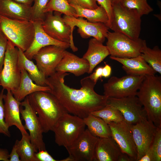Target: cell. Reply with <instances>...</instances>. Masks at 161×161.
Here are the masks:
<instances>
[{
    "label": "cell",
    "instance_id": "1",
    "mask_svg": "<svg viewBox=\"0 0 161 161\" xmlns=\"http://www.w3.org/2000/svg\"><path fill=\"white\" fill-rule=\"evenodd\" d=\"M69 74L56 72L46 78V83L50 89L49 92L57 98L68 113L83 119L106 106L108 97L95 91L96 83L89 76L81 79V87L76 89L65 84L64 78Z\"/></svg>",
    "mask_w": 161,
    "mask_h": 161
},
{
    "label": "cell",
    "instance_id": "2",
    "mask_svg": "<svg viewBox=\"0 0 161 161\" xmlns=\"http://www.w3.org/2000/svg\"><path fill=\"white\" fill-rule=\"evenodd\" d=\"M27 97L31 106L38 115L44 133L52 131L59 119L68 113L57 98L49 92H37Z\"/></svg>",
    "mask_w": 161,
    "mask_h": 161
},
{
    "label": "cell",
    "instance_id": "3",
    "mask_svg": "<svg viewBox=\"0 0 161 161\" xmlns=\"http://www.w3.org/2000/svg\"><path fill=\"white\" fill-rule=\"evenodd\" d=\"M136 96L143 106L147 119L157 127L161 126V77L145 76Z\"/></svg>",
    "mask_w": 161,
    "mask_h": 161
},
{
    "label": "cell",
    "instance_id": "4",
    "mask_svg": "<svg viewBox=\"0 0 161 161\" xmlns=\"http://www.w3.org/2000/svg\"><path fill=\"white\" fill-rule=\"evenodd\" d=\"M112 16L109 28L134 40L139 38L141 16L135 10L123 6L120 3L112 4Z\"/></svg>",
    "mask_w": 161,
    "mask_h": 161
},
{
    "label": "cell",
    "instance_id": "5",
    "mask_svg": "<svg viewBox=\"0 0 161 161\" xmlns=\"http://www.w3.org/2000/svg\"><path fill=\"white\" fill-rule=\"evenodd\" d=\"M0 30L8 40L24 52L31 44L35 32L32 21L13 20L1 16Z\"/></svg>",
    "mask_w": 161,
    "mask_h": 161
},
{
    "label": "cell",
    "instance_id": "6",
    "mask_svg": "<svg viewBox=\"0 0 161 161\" xmlns=\"http://www.w3.org/2000/svg\"><path fill=\"white\" fill-rule=\"evenodd\" d=\"M83 119L67 113L58 120L53 128L55 141L65 148L72 144L85 129Z\"/></svg>",
    "mask_w": 161,
    "mask_h": 161
},
{
    "label": "cell",
    "instance_id": "7",
    "mask_svg": "<svg viewBox=\"0 0 161 161\" xmlns=\"http://www.w3.org/2000/svg\"><path fill=\"white\" fill-rule=\"evenodd\" d=\"M106 46L111 56L131 58L140 55L144 40L131 39L123 34L109 31Z\"/></svg>",
    "mask_w": 161,
    "mask_h": 161
},
{
    "label": "cell",
    "instance_id": "8",
    "mask_svg": "<svg viewBox=\"0 0 161 161\" xmlns=\"http://www.w3.org/2000/svg\"><path fill=\"white\" fill-rule=\"evenodd\" d=\"M21 77V69L18 63V49L8 40L3 66L0 72L1 86L4 89L12 92L18 88Z\"/></svg>",
    "mask_w": 161,
    "mask_h": 161
},
{
    "label": "cell",
    "instance_id": "9",
    "mask_svg": "<svg viewBox=\"0 0 161 161\" xmlns=\"http://www.w3.org/2000/svg\"><path fill=\"white\" fill-rule=\"evenodd\" d=\"M144 77L130 75L121 78L112 76L103 85L104 95L115 98L136 96Z\"/></svg>",
    "mask_w": 161,
    "mask_h": 161
},
{
    "label": "cell",
    "instance_id": "10",
    "mask_svg": "<svg viewBox=\"0 0 161 161\" xmlns=\"http://www.w3.org/2000/svg\"><path fill=\"white\" fill-rule=\"evenodd\" d=\"M62 13L57 11L45 13L42 21V28L45 32L52 38L56 40L70 44V47L74 52L78 48L74 43L71 29L65 22Z\"/></svg>",
    "mask_w": 161,
    "mask_h": 161
},
{
    "label": "cell",
    "instance_id": "11",
    "mask_svg": "<svg viewBox=\"0 0 161 161\" xmlns=\"http://www.w3.org/2000/svg\"><path fill=\"white\" fill-rule=\"evenodd\" d=\"M20 110L21 118L25 122L24 128L29 132L31 143L37 151L46 150L41 123L37 114L31 106L27 96L20 102Z\"/></svg>",
    "mask_w": 161,
    "mask_h": 161
},
{
    "label": "cell",
    "instance_id": "12",
    "mask_svg": "<svg viewBox=\"0 0 161 161\" xmlns=\"http://www.w3.org/2000/svg\"><path fill=\"white\" fill-rule=\"evenodd\" d=\"M98 137L87 129L71 145L65 147L69 154L61 161H93L95 146Z\"/></svg>",
    "mask_w": 161,
    "mask_h": 161
},
{
    "label": "cell",
    "instance_id": "13",
    "mask_svg": "<svg viewBox=\"0 0 161 161\" xmlns=\"http://www.w3.org/2000/svg\"><path fill=\"white\" fill-rule=\"evenodd\" d=\"M107 104L118 110L125 121L129 124H135L147 117L143 107L136 96L120 98L109 97Z\"/></svg>",
    "mask_w": 161,
    "mask_h": 161
},
{
    "label": "cell",
    "instance_id": "14",
    "mask_svg": "<svg viewBox=\"0 0 161 161\" xmlns=\"http://www.w3.org/2000/svg\"><path fill=\"white\" fill-rule=\"evenodd\" d=\"M66 49L55 45L45 46L33 56V59L40 71L47 78L56 72L55 69L63 58Z\"/></svg>",
    "mask_w": 161,
    "mask_h": 161
},
{
    "label": "cell",
    "instance_id": "15",
    "mask_svg": "<svg viewBox=\"0 0 161 161\" xmlns=\"http://www.w3.org/2000/svg\"><path fill=\"white\" fill-rule=\"evenodd\" d=\"M65 23L70 27L72 33L75 26L78 27V32L83 38L92 37L103 43L105 40L109 28L101 22H91L83 18H75L64 15L63 17Z\"/></svg>",
    "mask_w": 161,
    "mask_h": 161
},
{
    "label": "cell",
    "instance_id": "16",
    "mask_svg": "<svg viewBox=\"0 0 161 161\" xmlns=\"http://www.w3.org/2000/svg\"><path fill=\"white\" fill-rule=\"evenodd\" d=\"M112 137L120 148L121 152L128 155L132 161H137V152L130 124L125 120L109 123Z\"/></svg>",
    "mask_w": 161,
    "mask_h": 161
},
{
    "label": "cell",
    "instance_id": "17",
    "mask_svg": "<svg viewBox=\"0 0 161 161\" xmlns=\"http://www.w3.org/2000/svg\"><path fill=\"white\" fill-rule=\"evenodd\" d=\"M133 140L136 146L137 161L150 147L157 127L145 118L134 124H130Z\"/></svg>",
    "mask_w": 161,
    "mask_h": 161
},
{
    "label": "cell",
    "instance_id": "18",
    "mask_svg": "<svg viewBox=\"0 0 161 161\" xmlns=\"http://www.w3.org/2000/svg\"><path fill=\"white\" fill-rule=\"evenodd\" d=\"M42 21H33L35 30L33 39L29 48L24 52L26 57L30 60L33 59V56L40 49L46 46L55 45L66 49L70 47L69 43L56 40L48 35L42 28Z\"/></svg>",
    "mask_w": 161,
    "mask_h": 161
},
{
    "label": "cell",
    "instance_id": "19",
    "mask_svg": "<svg viewBox=\"0 0 161 161\" xmlns=\"http://www.w3.org/2000/svg\"><path fill=\"white\" fill-rule=\"evenodd\" d=\"M32 6L14 0H0V16L13 20L31 21Z\"/></svg>",
    "mask_w": 161,
    "mask_h": 161
},
{
    "label": "cell",
    "instance_id": "20",
    "mask_svg": "<svg viewBox=\"0 0 161 161\" xmlns=\"http://www.w3.org/2000/svg\"><path fill=\"white\" fill-rule=\"evenodd\" d=\"M7 91V94L3 96L5 122L9 128L14 126L21 134L27 133L20 118V102L15 98L11 91Z\"/></svg>",
    "mask_w": 161,
    "mask_h": 161
},
{
    "label": "cell",
    "instance_id": "21",
    "mask_svg": "<svg viewBox=\"0 0 161 161\" xmlns=\"http://www.w3.org/2000/svg\"><path fill=\"white\" fill-rule=\"evenodd\" d=\"M89 69V64L86 59L66 50L55 70L61 72H69L76 76H79L88 73Z\"/></svg>",
    "mask_w": 161,
    "mask_h": 161
},
{
    "label": "cell",
    "instance_id": "22",
    "mask_svg": "<svg viewBox=\"0 0 161 161\" xmlns=\"http://www.w3.org/2000/svg\"><path fill=\"white\" fill-rule=\"evenodd\" d=\"M110 58L122 64V68L127 75L145 76L155 75L156 73L141 55L131 58H123L111 56Z\"/></svg>",
    "mask_w": 161,
    "mask_h": 161
},
{
    "label": "cell",
    "instance_id": "23",
    "mask_svg": "<svg viewBox=\"0 0 161 161\" xmlns=\"http://www.w3.org/2000/svg\"><path fill=\"white\" fill-rule=\"evenodd\" d=\"M122 153L112 137L99 138L95 148L94 161H117Z\"/></svg>",
    "mask_w": 161,
    "mask_h": 161
},
{
    "label": "cell",
    "instance_id": "24",
    "mask_svg": "<svg viewBox=\"0 0 161 161\" xmlns=\"http://www.w3.org/2000/svg\"><path fill=\"white\" fill-rule=\"evenodd\" d=\"M109 55L107 47L103 44V43L94 38L91 39L89 42L88 49L82 57L89 64L88 73H91L94 68Z\"/></svg>",
    "mask_w": 161,
    "mask_h": 161
},
{
    "label": "cell",
    "instance_id": "25",
    "mask_svg": "<svg viewBox=\"0 0 161 161\" xmlns=\"http://www.w3.org/2000/svg\"><path fill=\"white\" fill-rule=\"evenodd\" d=\"M21 77L18 88L11 92L15 98L18 101L21 102L27 96L34 92L50 90L47 86H42L34 83L26 70L21 69Z\"/></svg>",
    "mask_w": 161,
    "mask_h": 161
},
{
    "label": "cell",
    "instance_id": "26",
    "mask_svg": "<svg viewBox=\"0 0 161 161\" xmlns=\"http://www.w3.org/2000/svg\"><path fill=\"white\" fill-rule=\"evenodd\" d=\"M18 50V63L21 69L26 70L30 77L37 85L46 86V77L40 71L36 64L32 60L27 58L24 52L19 48Z\"/></svg>",
    "mask_w": 161,
    "mask_h": 161
},
{
    "label": "cell",
    "instance_id": "27",
    "mask_svg": "<svg viewBox=\"0 0 161 161\" xmlns=\"http://www.w3.org/2000/svg\"><path fill=\"white\" fill-rule=\"evenodd\" d=\"M83 119L87 129L94 136L98 138L112 137L109 124L101 118L90 114Z\"/></svg>",
    "mask_w": 161,
    "mask_h": 161
},
{
    "label": "cell",
    "instance_id": "28",
    "mask_svg": "<svg viewBox=\"0 0 161 161\" xmlns=\"http://www.w3.org/2000/svg\"><path fill=\"white\" fill-rule=\"evenodd\" d=\"M71 5L76 11V18H85L89 22L102 23L108 27L109 24L108 15L106 10L101 6H98L96 9H90L83 8L76 5Z\"/></svg>",
    "mask_w": 161,
    "mask_h": 161
},
{
    "label": "cell",
    "instance_id": "29",
    "mask_svg": "<svg viewBox=\"0 0 161 161\" xmlns=\"http://www.w3.org/2000/svg\"><path fill=\"white\" fill-rule=\"evenodd\" d=\"M22 137L19 140H16L15 144L21 161H38L35 156L38 151L34 147L27 133L21 134Z\"/></svg>",
    "mask_w": 161,
    "mask_h": 161
},
{
    "label": "cell",
    "instance_id": "30",
    "mask_svg": "<svg viewBox=\"0 0 161 161\" xmlns=\"http://www.w3.org/2000/svg\"><path fill=\"white\" fill-rule=\"evenodd\" d=\"M141 55L156 72L161 74V50L158 46L151 49L147 47L144 40Z\"/></svg>",
    "mask_w": 161,
    "mask_h": 161
},
{
    "label": "cell",
    "instance_id": "31",
    "mask_svg": "<svg viewBox=\"0 0 161 161\" xmlns=\"http://www.w3.org/2000/svg\"><path fill=\"white\" fill-rule=\"evenodd\" d=\"M91 114L101 118L108 124L111 122L118 123L125 120L122 113L118 110L107 104L101 109Z\"/></svg>",
    "mask_w": 161,
    "mask_h": 161
},
{
    "label": "cell",
    "instance_id": "32",
    "mask_svg": "<svg viewBox=\"0 0 161 161\" xmlns=\"http://www.w3.org/2000/svg\"><path fill=\"white\" fill-rule=\"evenodd\" d=\"M57 11L65 15L76 18L75 9L67 0H49L45 9V13L50 11Z\"/></svg>",
    "mask_w": 161,
    "mask_h": 161
},
{
    "label": "cell",
    "instance_id": "33",
    "mask_svg": "<svg viewBox=\"0 0 161 161\" xmlns=\"http://www.w3.org/2000/svg\"><path fill=\"white\" fill-rule=\"evenodd\" d=\"M120 3L125 7L136 10L141 16L153 10L147 0H122Z\"/></svg>",
    "mask_w": 161,
    "mask_h": 161
},
{
    "label": "cell",
    "instance_id": "34",
    "mask_svg": "<svg viewBox=\"0 0 161 161\" xmlns=\"http://www.w3.org/2000/svg\"><path fill=\"white\" fill-rule=\"evenodd\" d=\"M49 0H34L32 5L31 21H43L45 16L44 11Z\"/></svg>",
    "mask_w": 161,
    "mask_h": 161
},
{
    "label": "cell",
    "instance_id": "35",
    "mask_svg": "<svg viewBox=\"0 0 161 161\" xmlns=\"http://www.w3.org/2000/svg\"><path fill=\"white\" fill-rule=\"evenodd\" d=\"M150 148L153 154L154 161H161V126L157 127L155 136Z\"/></svg>",
    "mask_w": 161,
    "mask_h": 161
},
{
    "label": "cell",
    "instance_id": "36",
    "mask_svg": "<svg viewBox=\"0 0 161 161\" xmlns=\"http://www.w3.org/2000/svg\"><path fill=\"white\" fill-rule=\"evenodd\" d=\"M4 89H2L0 92V134H2L8 137H10L9 127L5 121L4 110L3 96Z\"/></svg>",
    "mask_w": 161,
    "mask_h": 161
},
{
    "label": "cell",
    "instance_id": "37",
    "mask_svg": "<svg viewBox=\"0 0 161 161\" xmlns=\"http://www.w3.org/2000/svg\"><path fill=\"white\" fill-rule=\"evenodd\" d=\"M70 5H78L82 8L94 9L98 7L96 0H67Z\"/></svg>",
    "mask_w": 161,
    "mask_h": 161
},
{
    "label": "cell",
    "instance_id": "38",
    "mask_svg": "<svg viewBox=\"0 0 161 161\" xmlns=\"http://www.w3.org/2000/svg\"><path fill=\"white\" fill-rule=\"evenodd\" d=\"M8 41L7 38L0 30V72L3 66Z\"/></svg>",
    "mask_w": 161,
    "mask_h": 161
},
{
    "label": "cell",
    "instance_id": "39",
    "mask_svg": "<svg viewBox=\"0 0 161 161\" xmlns=\"http://www.w3.org/2000/svg\"><path fill=\"white\" fill-rule=\"evenodd\" d=\"M100 6L103 7L106 12L109 19V27L112 18V0H96Z\"/></svg>",
    "mask_w": 161,
    "mask_h": 161
},
{
    "label": "cell",
    "instance_id": "40",
    "mask_svg": "<svg viewBox=\"0 0 161 161\" xmlns=\"http://www.w3.org/2000/svg\"><path fill=\"white\" fill-rule=\"evenodd\" d=\"M35 156L38 161H57L46 150L39 151L36 152Z\"/></svg>",
    "mask_w": 161,
    "mask_h": 161
},
{
    "label": "cell",
    "instance_id": "41",
    "mask_svg": "<svg viewBox=\"0 0 161 161\" xmlns=\"http://www.w3.org/2000/svg\"><path fill=\"white\" fill-rule=\"evenodd\" d=\"M9 161H21L17 151L16 145L15 143L11 153L9 154Z\"/></svg>",
    "mask_w": 161,
    "mask_h": 161
},
{
    "label": "cell",
    "instance_id": "42",
    "mask_svg": "<svg viewBox=\"0 0 161 161\" xmlns=\"http://www.w3.org/2000/svg\"><path fill=\"white\" fill-rule=\"evenodd\" d=\"M102 67H98L94 72L89 75L91 79L96 83L98 80L102 77Z\"/></svg>",
    "mask_w": 161,
    "mask_h": 161
},
{
    "label": "cell",
    "instance_id": "43",
    "mask_svg": "<svg viewBox=\"0 0 161 161\" xmlns=\"http://www.w3.org/2000/svg\"><path fill=\"white\" fill-rule=\"evenodd\" d=\"M137 161H154L153 154L150 148Z\"/></svg>",
    "mask_w": 161,
    "mask_h": 161
},
{
    "label": "cell",
    "instance_id": "44",
    "mask_svg": "<svg viewBox=\"0 0 161 161\" xmlns=\"http://www.w3.org/2000/svg\"><path fill=\"white\" fill-rule=\"evenodd\" d=\"M0 161H9V153L7 149L0 148Z\"/></svg>",
    "mask_w": 161,
    "mask_h": 161
},
{
    "label": "cell",
    "instance_id": "45",
    "mask_svg": "<svg viewBox=\"0 0 161 161\" xmlns=\"http://www.w3.org/2000/svg\"><path fill=\"white\" fill-rule=\"evenodd\" d=\"M105 63V65L103 67L102 77L105 78L109 77L111 75L112 72V68L110 66Z\"/></svg>",
    "mask_w": 161,
    "mask_h": 161
},
{
    "label": "cell",
    "instance_id": "46",
    "mask_svg": "<svg viewBox=\"0 0 161 161\" xmlns=\"http://www.w3.org/2000/svg\"><path fill=\"white\" fill-rule=\"evenodd\" d=\"M117 161H132V160L126 154L122 152L118 157Z\"/></svg>",
    "mask_w": 161,
    "mask_h": 161
},
{
    "label": "cell",
    "instance_id": "47",
    "mask_svg": "<svg viewBox=\"0 0 161 161\" xmlns=\"http://www.w3.org/2000/svg\"><path fill=\"white\" fill-rule=\"evenodd\" d=\"M16 1L26 4L30 6H32L34 0H14Z\"/></svg>",
    "mask_w": 161,
    "mask_h": 161
},
{
    "label": "cell",
    "instance_id": "48",
    "mask_svg": "<svg viewBox=\"0 0 161 161\" xmlns=\"http://www.w3.org/2000/svg\"><path fill=\"white\" fill-rule=\"evenodd\" d=\"M122 0H112V4L119 3Z\"/></svg>",
    "mask_w": 161,
    "mask_h": 161
},
{
    "label": "cell",
    "instance_id": "49",
    "mask_svg": "<svg viewBox=\"0 0 161 161\" xmlns=\"http://www.w3.org/2000/svg\"><path fill=\"white\" fill-rule=\"evenodd\" d=\"M0 86H1V83L0 81Z\"/></svg>",
    "mask_w": 161,
    "mask_h": 161
}]
</instances>
